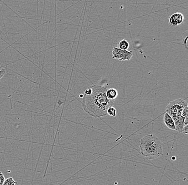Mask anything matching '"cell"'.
I'll return each mask as SVG.
<instances>
[{"label": "cell", "instance_id": "6da1fadb", "mask_svg": "<svg viewBox=\"0 0 188 185\" xmlns=\"http://www.w3.org/2000/svg\"><path fill=\"white\" fill-rule=\"evenodd\" d=\"M107 88L99 85H92L84 91L82 97V106L86 113L94 118L106 116L107 109L114 105L113 100L107 98Z\"/></svg>", "mask_w": 188, "mask_h": 185}, {"label": "cell", "instance_id": "7a4b0ae2", "mask_svg": "<svg viewBox=\"0 0 188 185\" xmlns=\"http://www.w3.org/2000/svg\"><path fill=\"white\" fill-rule=\"evenodd\" d=\"M140 147L142 155L148 160H155L163 154L162 143L153 134H149L143 137Z\"/></svg>", "mask_w": 188, "mask_h": 185}, {"label": "cell", "instance_id": "3957f363", "mask_svg": "<svg viewBox=\"0 0 188 185\" xmlns=\"http://www.w3.org/2000/svg\"><path fill=\"white\" fill-rule=\"evenodd\" d=\"M188 106V103L182 99H176L171 101L166 108V112L172 118L179 117L182 115L185 107Z\"/></svg>", "mask_w": 188, "mask_h": 185}, {"label": "cell", "instance_id": "277c9868", "mask_svg": "<svg viewBox=\"0 0 188 185\" xmlns=\"http://www.w3.org/2000/svg\"><path fill=\"white\" fill-rule=\"evenodd\" d=\"M112 54L113 59L120 61H130L133 56L132 51L124 50L117 47L113 48Z\"/></svg>", "mask_w": 188, "mask_h": 185}, {"label": "cell", "instance_id": "5b68a950", "mask_svg": "<svg viewBox=\"0 0 188 185\" xmlns=\"http://www.w3.org/2000/svg\"><path fill=\"white\" fill-rule=\"evenodd\" d=\"M185 19L184 15L181 13H176L171 15L168 19V22L171 25L177 26L182 23Z\"/></svg>", "mask_w": 188, "mask_h": 185}, {"label": "cell", "instance_id": "8992f818", "mask_svg": "<svg viewBox=\"0 0 188 185\" xmlns=\"http://www.w3.org/2000/svg\"><path fill=\"white\" fill-rule=\"evenodd\" d=\"M173 119L175 126V130L178 132L181 133L182 131V129L184 127V119L185 117H182V116L176 117L173 118Z\"/></svg>", "mask_w": 188, "mask_h": 185}, {"label": "cell", "instance_id": "52a82bcc", "mask_svg": "<svg viewBox=\"0 0 188 185\" xmlns=\"http://www.w3.org/2000/svg\"><path fill=\"white\" fill-rule=\"evenodd\" d=\"M164 121L167 127L172 130H175V126L173 119L166 112L164 116Z\"/></svg>", "mask_w": 188, "mask_h": 185}, {"label": "cell", "instance_id": "ba28073f", "mask_svg": "<svg viewBox=\"0 0 188 185\" xmlns=\"http://www.w3.org/2000/svg\"><path fill=\"white\" fill-rule=\"evenodd\" d=\"M105 95L109 100H114L118 97V92L115 88H110L109 90H107L105 93Z\"/></svg>", "mask_w": 188, "mask_h": 185}, {"label": "cell", "instance_id": "9c48e42d", "mask_svg": "<svg viewBox=\"0 0 188 185\" xmlns=\"http://www.w3.org/2000/svg\"><path fill=\"white\" fill-rule=\"evenodd\" d=\"M118 47H119V49H120L127 50L130 47V44L125 39H123L119 42Z\"/></svg>", "mask_w": 188, "mask_h": 185}, {"label": "cell", "instance_id": "30bf717a", "mask_svg": "<svg viewBox=\"0 0 188 185\" xmlns=\"http://www.w3.org/2000/svg\"><path fill=\"white\" fill-rule=\"evenodd\" d=\"M107 115L112 117H115L117 115V110L113 106H110L107 109Z\"/></svg>", "mask_w": 188, "mask_h": 185}, {"label": "cell", "instance_id": "8fae6325", "mask_svg": "<svg viewBox=\"0 0 188 185\" xmlns=\"http://www.w3.org/2000/svg\"><path fill=\"white\" fill-rule=\"evenodd\" d=\"M17 182L12 177L6 179L2 185H16Z\"/></svg>", "mask_w": 188, "mask_h": 185}, {"label": "cell", "instance_id": "7c38bea8", "mask_svg": "<svg viewBox=\"0 0 188 185\" xmlns=\"http://www.w3.org/2000/svg\"><path fill=\"white\" fill-rule=\"evenodd\" d=\"M188 106H186V107H185L184 109L183 110L182 112V115L181 116L183 117H185V116H188Z\"/></svg>", "mask_w": 188, "mask_h": 185}, {"label": "cell", "instance_id": "4fadbf2b", "mask_svg": "<svg viewBox=\"0 0 188 185\" xmlns=\"http://www.w3.org/2000/svg\"><path fill=\"white\" fill-rule=\"evenodd\" d=\"M5 179H6V178L3 174V173L2 172H0V185H3Z\"/></svg>", "mask_w": 188, "mask_h": 185}, {"label": "cell", "instance_id": "5bb4252c", "mask_svg": "<svg viewBox=\"0 0 188 185\" xmlns=\"http://www.w3.org/2000/svg\"><path fill=\"white\" fill-rule=\"evenodd\" d=\"M188 125H185L183 127V128L182 129V132L184 134H185V135H188Z\"/></svg>", "mask_w": 188, "mask_h": 185}, {"label": "cell", "instance_id": "9a60e30c", "mask_svg": "<svg viewBox=\"0 0 188 185\" xmlns=\"http://www.w3.org/2000/svg\"><path fill=\"white\" fill-rule=\"evenodd\" d=\"M6 74V70L4 69H2L0 70V81L2 79V78L4 77V75Z\"/></svg>", "mask_w": 188, "mask_h": 185}, {"label": "cell", "instance_id": "2e32d148", "mask_svg": "<svg viewBox=\"0 0 188 185\" xmlns=\"http://www.w3.org/2000/svg\"><path fill=\"white\" fill-rule=\"evenodd\" d=\"M188 125V115L186 116L185 117L184 119V125Z\"/></svg>", "mask_w": 188, "mask_h": 185}, {"label": "cell", "instance_id": "e0dca14e", "mask_svg": "<svg viewBox=\"0 0 188 185\" xmlns=\"http://www.w3.org/2000/svg\"><path fill=\"white\" fill-rule=\"evenodd\" d=\"M187 39H188V37H186V38H185V39L183 40V44L185 45V48H186V49H188V46H187V44H186Z\"/></svg>", "mask_w": 188, "mask_h": 185}, {"label": "cell", "instance_id": "ac0fdd59", "mask_svg": "<svg viewBox=\"0 0 188 185\" xmlns=\"http://www.w3.org/2000/svg\"><path fill=\"white\" fill-rule=\"evenodd\" d=\"M83 96H84V95H82V94H81V95H80V97L81 98V97H82H82H83Z\"/></svg>", "mask_w": 188, "mask_h": 185}]
</instances>
